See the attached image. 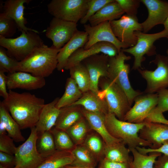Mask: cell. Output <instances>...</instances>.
Listing matches in <instances>:
<instances>
[{
    "mask_svg": "<svg viewBox=\"0 0 168 168\" xmlns=\"http://www.w3.org/2000/svg\"><path fill=\"white\" fill-rule=\"evenodd\" d=\"M8 92L2 102L21 129L35 127L45 104L44 99L28 92L9 90Z\"/></svg>",
    "mask_w": 168,
    "mask_h": 168,
    "instance_id": "cell-1",
    "label": "cell"
},
{
    "mask_svg": "<svg viewBox=\"0 0 168 168\" xmlns=\"http://www.w3.org/2000/svg\"><path fill=\"white\" fill-rule=\"evenodd\" d=\"M60 49L44 44L19 61L16 72H28L40 77H49L57 68V56Z\"/></svg>",
    "mask_w": 168,
    "mask_h": 168,
    "instance_id": "cell-2",
    "label": "cell"
},
{
    "mask_svg": "<svg viewBox=\"0 0 168 168\" xmlns=\"http://www.w3.org/2000/svg\"><path fill=\"white\" fill-rule=\"evenodd\" d=\"M104 121L110 134L114 138L122 140L129 149L151 147L149 142L141 138L139 135L145 122L137 124L121 120L114 114L109 113L105 115Z\"/></svg>",
    "mask_w": 168,
    "mask_h": 168,
    "instance_id": "cell-3",
    "label": "cell"
},
{
    "mask_svg": "<svg viewBox=\"0 0 168 168\" xmlns=\"http://www.w3.org/2000/svg\"><path fill=\"white\" fill-rule=\"evenodd\" d=\"M98 87L101 90L98 95L105 100L109 113L114 114L118 119L123 121L125 115L131 108L126 93L107 77L100 79Z\"/></svg>",
    "mask_w": 168,
    "mask_h": 168,
    "instance_id": "cell-4",
    "label": "cell"
},
{
    "mask_svg": "<svg viewBox=\"0 0 168 168\" xmlns=\"http://www.w3.org/2000/svg\"><path fill=\"white\" fill-rule=\"evenodd\" d=\"M131 58L122 50L116 56L109 57L107 77L124 91L132 105L135 97L143 93L134 90L130 82L128 77L130 66L125 62Z\"/></svg>",
    "mask_w": 168,
    "mask_h": 168,
    "instance_id": "cell-5",
    "label": "cell"
},
{
    "mask_svg": "<svg viewBox=\"0 0 168 168\" xmlns=\"http://www.w3.org/2000/svg\"><path fill=\"white\" fill-rule=\"evenodd\" d=\"M14 38L0 36V46L7 49V54L18 61L26 58L35 49L44 44L37 33L32 31L21 32Z\"/></svg>",
    "mask_w": 168,
    "mask_h": 168,
    "instance_id": "cell-6",
    "label": "cell"
},
{
    "mask_svg": "<svg viewBox=\"0 0 168 168\" xmlns=\"http://www.w3.org/2000/svg\"><path fill=\"white\" fill-rule=\"evenodd\" d=\"M137 40L136 44L133 46L122 49L124 52L132 54L134 57L132 69L138 70L141 67L142 63L145 58V55L152 56L156 54V48L154 44L156 40L162 38H167L168 31L163 30L155 33L147 34L142 31L134 32Z\"/></svg>",
    "mask_w": 168,
    "mask_h": 168,
    "instance_id": "cell-7",
    "label": "cell"
},
{
    "mask_svg": "<svg viewBox=\"0 0 168 168\" xmlns=\"http://www.w3.org/2000/svg\"><path fill=\"white\" fill-rule=\"evenodd\" d=\"M88 0H52L48 4V11L54 17L77 23L86 14Z\"/></svg>",
    "mask_w": 168,
    "mask_h": 168,
    "instance_id": "cell-8",
    "label": "cell"
},
{
    "mask_svg": "<svg viewBox=\"0 0 168 168\" xmlns=\"http://www.w3.org/2000/svg\"><path fill=\"white\" fill-rule=\"evenodd\" d=\"M151 62L157 66L154 71L138 70L147 82V87L144 91L145 94L157 93L168 87L167 56L157 54L155 59Z\"/></svg>",
    "mask_w": 168,
    "mask_h": 168,
    "instance_id": "cell-9",
    "label": "cell"
},
{
    "mask_svg": "<svg viewBox=\"0 0 168 168\" xmlns=\"http://www.w3.org/2000/svg\"><path fill=\"white\" fill-rule=\"evenodd\" d=\"M38 135L35 127L31 128L30 134L21 145L17 147L14 155L16 168H36L45 159L38 152L36 147Z\"/></svg>",
    "mask_w": 168,
    "mask_h": 168,
    "instance_id": "cell-10",
    "label": "cell"
},
{
    "mask_svg": "<svg viewBox=\"0 0 168 168\" xmlns=\"http://www.w3.org/2000/svg\"><path fill=\"white\" fill-rule=\"evenodd\" d=\"M110 22L114 34L119 40L129 47L136 44L137 38L134 32L142 31L141 23H139L136 16L125 14L119 19Z\"/></svg>",
    "mask_w": 168,
    "mask_h": 168,
    "instance_id": "cell-11",
    "label": "cell"
},
{
    "mask_svg": "<svg viewBox=\"0 0 168 168\" xmlns=\"http://www.w3.org/2000/svg\"><path fill=\"white\" fill-rule=\"evenodd\" d=\"M85 31L88 34V40L83 48L86 49L98 42H107L114 44L119 52L122 49L129 48L128 45L120 41L114 34L110 21H105L96 26L84 25Z\"/></svg>",
    "mask_w": 168,
    "mask_h": 168,
    "instance_id": "cell-12",
    "label": "cell"
},
{
    "mask_svg": "<svg viewBox=\"0 0 168 168\" xmlns=\"http://www.w3.org/2000/svg\"><path fill=\"white\" fill-rule=\"evenodd\" d=\"M134 101V105L126 114L123 121L137 124L144 123L157 105L158 94L143 93L136 96Z\"/></svg>",
    "mask_w": 168,
    "mask_h": 168,
    "instance_id": "cell-13",
    "label": "cell"
},
{
    "mask_svg": "<svg viewBox=\"0 0 168 168\" xmlns=\"http://www.w3.org/2000/svg\"><path fill=\"white\" fill-rule=\"evenodd\" d=\"M77 23L54 17L46 30V36L52 40L54 47L61 49L77 30Z\"/></svg>",
    "mask_w": 168,
    "mask_h": 168,
    "instance_id": "cell-14",
    "label": "cell"
},
{
    "mask_svg": "<svg viewBox=\"0 0 168 168\" xmlns=\"http://www.w3.org/2000/svg\"><path fill=\"white\" fill-rule=\"evenodd\" d=\"M109 57L103 54L92 55L81 63L87 68L90 77V90L98 95L100 90L98 87L100 79L107 77Z\"/></svg>",
    "mask_w": 168,
    "mask_h": 168,
    "instance_id": "cell-15",
    "label": "cell"
},
{
    "mask_svg": "<svg viewBox=\"0 0 168 168\" xmlns=\"http://www.w3.org/2000/svg\"><path fill=\"white\" fill-rule=\"evenodd\" d=\"M119 53L116 46L112 43L101 42L96 43L88 49L80 48L76 51L68 59L65 68L69 70L80 63L84 59L96 54H103L109 57L116 56Z\"/></svg>",
    "mask_w": 168,
    "mask_h": 168,
    "instance_id": "cell-16",
    "label": "cell"
},
{
    "mask_svg": "<svg viewBox=\"0 0 168 168\" xmlns=\"http://www.w3.org/2000/svg\"><path fill=\"white\" fill-rule=\"evenodd\" d=\"M148 11L147 19L141 23L142 32L147 33L156 26L163 24L168 15V2L161 0H140Z\"/></svg>",
    "mask_w": 168,
    "mask_h": 168,
    "instance_id": "cell-17",
    "label": "cell"
},
{
    "mask_svg": "<svg viewBox=\"0 0 168 168\" xmlns=\"http://www.w3.org/2000/svg\"><path fill=\"white\" fill-rule=\"evenodd\" d=\"M44 78L35 76L23 72L8 73L7 75V88L9 90L21 89L28 90L41 88L45 85Z\"/></svg>",
    "mask_w": 168,
    "mask_h": 168,
    "instance_id": "cell-18",
    "label": "cell"
},
{
    "mask_svg": "<svg viewBox=\"0 0 168 168\" xmlns=\"http://www.w3.org/2000/svg\"><path fill=\"white\" fill-rule=\"evenodd\" d=\"M139 135L142 139L149 142V147L156 149L168 140V125L157 123L145 122V124L140 130Z\"/></svg>",
    "mask_w": 168,
    "mask_h": 168,
    "instance_id": "cell-19",
    "label": "cell"
},
{
    "mask_svg": "<svg viewBox=\"0 0 168 168\" xmlns=\"http://www.w3.org/2000/svg\"><path fill=\"white\" fill-rule=\"evenodd\" d=\"M31 0H7L4 2L2 9L7 16L13 19L16 22L18 30L21 32L32 31L39 34L36 30L26 26V19L24 17L25 3H29Z\"/></svg>",
    "mask_w": 168,
    "mask_h": 168,
    "instance_id": "cell-20",
    "label": "cell"
},
{
    "mask_svg": "<svg viewBox=\"0 0 168 168\" xmlns=\"http://www.w3.org/2000/svg\"><path fill=\"white\" fill-rule=\"evenodd\" d=\"M88 35L85 31L77 30L70 40L61 48L58 56L57 69L58 71L65 69L68 58L76 51L83 48L88 40Z\"/></svg>",
    "mask_w": 168,
    "mask_h": 168,
    "instance_id": "cell-21",
    "label": "cell"
},
{
    "mask_svg": "<svg viewBox=\"0 0 168 168\" xmlns=\"http://www.w3.org/2000/svg\"><path fill=\"white\" fill-rule=\"evenodd\" d=\"M59 99L55 98L43 107L35 126L37 135L51 130L54 127L60 112V109L56 106Z\"/></svg>",
    "mask_w": 168,
    "mask_h": 168,
    "instance_id": "cell-22",
    "label": "cell"
},
{
    "mask_svg": "<svg viewBox=\"0 0 168 168\" xmlns=\"http://www.w3.org/2000/svg\"><path fill=\"white\" fill-rule=\"evenodd\" d=\"M82 110L84 117L88 122L91 129L99 134L106 144L122 141L120 139L114 138L109 133L105 123V115L89 112L82 107Z\"/></svg>",
    "mask_w": 168,
    "mask_h": 168,
    "instance_id": "cell-23",
    "label": "cell"
},
{
    "mask_svg": "<svg viewBox=\"0 0 168 168\" xmlns=\"http://www.w3.org/2000/svg\"><path fill=\"white\" fill-rule=\"evenodd\" d=\"M60 109V112L54 127L56 128L66 131L85 118L80 105H71Z\"/></svg>",
    "mask_w": 168,
    "mask_h": 168,
    "instance_id": "cell-24",
    "label": "cell"
},
{
    "mask_svg": "<svg viewBox=\"0 0 168 168\" xmlns=\"http://www.w3.org/2000/svg\"><path fill=\"white\" fill-rule=\"evenodd\" d=\"M72 105H79L88 111L102 115L109 113L108 106L105 99L90 90L83 93L82 97Z\"/></svg>",
    "mask_w": 168,
    "mask_h": 168,
    "instance_id": "cell-25",
    "label": "cell"
},
{
    "mask_svg": "<svg viewBox=\"0 0 168 168\" xmlns=\"http://www.w3.org/2000/svg\"><path fill=\"white\" fill-rule=\"evenodd\" d=\"M118 3L114 0L106 4L88 20L90 25L96 26L105 21H111L119 19L124 13Z\"/></svg>",
    "mask_w": 168,
    "mask_h": 168,
    "instance_id": "cell-26",
    "label": "cell"
},
{
    "mask_svg": "<svg viewBox=\"0 0 168 168\" xmlns=\"http://www.w3.org/2000/svg\"><path fill=\"white\" fill-rule=\"evenodd\" d=\"M0 123L4 125L8 135L14 141L19 142L25 141L20 126L12 116L2 101L0 102Z\"/></svg>",
    "mask_w": 168,
    "mask_h": 168,
    "instance_id": "cell-27",
    "label": "cell"
},
{
    "mask_svg": "<svg viewBox=\"0 0 168 168\" xmlns=\"http://www.w3.org/2000/svg\"><path fill=\"white\" fill-rule=\"evenodd\" d=\"M122 141L107 144L104 148L105 158L118 162L130 163L132 161L128 148Z\"/></svg>",
    "mask_w": 168,
    "mask_h": 168,
    "instance_id": "cell-28",
    "label": "cell"
},
{
    "mask_svg": "<svg viewBox=\"0 0 168 168\" xmlns=\"http://www.w3.org/2000/svg\"><path fill=\"white\" fill-rule=\"evenodd\" d=\"M73 160L71 151L57 150L36 168H62L71 165Z\"/></svg>",
    "mask_w": 168,
    "mask_h": 168,
    "instance_id": "cell-29",
    "label": "cell"
},
{
    "mask_svg": "<svg viewBox=\"0 0 168 168\" xmlns=\"http://www.w3.org/2000/svg\"><path fill=\"white\" fill-rule=\"evenodd\" d=\"M81 91L75 81L70 77L66 81L65 90L62 96L59 98L56 106L58 109L72 105L82 96Z\"/></svg>",
    "mask_w": 168,
    "mask_h": 168,
    "instance_id": "cell-30",
    "label": "cell"
},
{
    "mask_svg": "<svg viewBox=\"0 0 168 168\" xmlns=\"http://www.w3.org/2000/svg\"><path fill=\"white\" fill-rule=\"evenodd\" d=\"M92 132L91 130L82 144L87 148L98 162L105 158V143L99 134L94 131Z\"/></svg>",
    "mask_w": 168,
    "mask_h": 168,
    "instance_id": "cell-31",
    "label": "cell"
},
{
    "mask_svg": "<svg viewBox=\"0 0 168 168\" xmlns=\"http://www.w3.org/2000/svg\"><path fill=\"white\" fill-rule=\"evenodd\" d=\"M71 152L74 160L70 165L96 167L97 161L90 152L83 145H75Z\"/></svg>",
    "mask_w": 168,
    "mask_h": 168,
    "instance_id": "cell-32",
    "label": "cell"
},
{
    "mask_svg": "<svg viewBox=\"0 0 168 168\" xmlns=\"http://www.w3.org/2000/svg\"><path fill=\"white\" fill-rule=\"evenodd\" d=\"M129 149L133 156V159L129 163L130 168H153L156 159L162 155L156 152L144 155L139 152L136 148Z\"/></svg>",
    "mask_w": 168,
    "mask_h": 168,
    "instance_id": "cell-33",
    "label": "cell"
},
{
    "mask_svg": "<svg viewBox=\"0 0 168 168\" xmlns=\"http://www.w3.org/2000/svg\"><path fill=\"white\" fill-rule=\"evenodd\" d=\"M70 77L76 83L83 93L90 90V79L88 72L81 63L71 68L69 70Z\"/></svg>",
    "mask_w": 168,
    "mask_h": 168,
    "instance_id": "cell-34",
    "label": "cell"
},
{
    "mask_svg": "<svg viewBox=\"0 0 168 168\" xmlns=\"http://www.w3.org/2000/svg\"><path fill=\"white\" fill-rule=\"evenodd\" d=\"M36 147L38 152L44 159L56 151L54 137L50 131L38 135Z\"/></svg>",
    "mask_w": 168,
    "mask_h": 168,
    "instance_id": "cell-35",
    "label": "cell"
},
{
    "mask_svg": "<svg viewBox=\"0 0 168 168\" xmlns=\"http://www.w3.org/2000/svg\"><path fill=\"white\" fill-rule=\"evenodd\" d=\"M91 129L85 118L77 122L66 131L76 145L82 144Z\"/></svg>",
    "mask_w": 168,
    "mask_h": 168,
    "instance_id": "cell-36",
    "label": "cell"
},
{
    "mask_svg": "<svg viewBox=\"0 0 168 168\" xmlns=\"http://www.w3.org/2000/svg\"><path fill=\"white\" fill-rule=\"evenodd\" d=\"M56 149L59 151H71L76 145L66 131L53 128L51 130Z\"/></svg>",
    "mask_w": 168,
    "mask_h": 168,
    "instance_id": "cell-37",
    "label": "cell"
},
{
    "mask_svg": "<svg viewBox=\"0 0 168 168\" xmlns=\"http://www.w3.org/2000/svg\"><path fill=\"white\" fill-rule=\"evenodd\" d=\"M17 29V26L15 21L4 13H1L0 36L10 38L15 34Z\"/></svg>",
    "mask_w": 168,
    "mask_h": 168,
    "instance_id": "cell-38",
    "label": "cell"
},
{
    "mask_svg": "<svg viewBox=\"0 0 168 168\" xmlns=\"http://www.w3.org/2000/svg\"><path fill=\"white\" fill-rule=\"evenodd\" d=\"M19 61L8 55L4 48L0 46V68L8 73L16 72Z\"/></svg>",
    "mask_w": 168,
    "mask_h": 168,
    "instance_id": "cell-39",
    "label": "cell"
},
{
    "mask_svg": "<svg viewBox=\"0 0 168 168\" xmlns=\"http://www.w3.org/2000/svg\"><path fill=\"white\" fill-rule=\"evenodd\" d=\"M114 0H89L87 12L80 21L82 24H85L89 18L102 8Z\"/></svg>",
    "mask_w": 168,
    "mask_h": 168,
    "instance_id": "cell-40",
    "label": "cell"
},
{
    "mask_svg": "<svg viewBox=\"0 0 168 168\" xmlns=\"http://www.w3.org/2000/svg\"><path fill=\"white\" fill-rule=\"evenodd\" d=\"M126 14L131 16H136L139 7V0H115Z\"/></svg>",
    "mask_w": 168,
    "mask_h": 168,
    "instance_id": "cell-41",
    "label": "cell"
},
{
    "mask_svg": "<svg viewBox=\"0 0 168 168\" xmlns=\"http://www.w3.org/2000/svg\"><path fill=\"white\" fill-rule=\"evenodd\" d=\"M13 139L7 134H0V151L14 155L17 147Z\"/></svg>",
    "mask_w": 168,
    "mask_h": 168,
    "instance_id": "cell-42",
    "label": "cell"
},
{
    "mask_svg": "<svg viewBox=\"0 0 168 168\" xmlns=\"http://www.w3.org/2000/svg\"><path fill=\"white\" fill-rule=\"evenodd\" d=\"M157 94L158 104L154 109L163 113L168 111V89L162 90L158 92Z\"/></svg>",
    "mask_w": 168,
    "mask_h": 168,
    "instance_id": "cell-43",
    "label": "cell"
},
{
    "mask_svg": "<svg viewBox=\"0 0 168 168\" xmlns=\"http://www.w3.org/2000/svg\"><path fill=\"white\" fill-rule=\"evenodd\" d=\"M16 164L15 155L0 151V168H12Z\"/></svg>",
    "mask_w": 168,
    "mask_h": 168,
    "instance_id": "cell-44",
    "label": "cell"
},
{
    "mask_svg": "<svg viewBox=\"0 0 168 168\" xmlns=\"http://www.w3.org/2000/svg\"><path fill=\"white\" fill-rule=\"evenodd\" d=\"M136 149L139 152L144 155H147L151 152H156L168 156V140L164 142L160 147L157 149H152L149 147H137Z\"/></svg>",
    "mask_w": 168,
    "mask_h": 168,
    "instance_id": "cell-45",
    "label": "cell"
},
{
    "mask_svg": "<svg viewBox=\"0 0 168 168\" xmlns=\"http://www.w3.org/2000/svg\"><path fill=\"white\" fill-rule=\"evenodd\" d=\"M100 162V168H130V163L113 161L105 158Z\"/></svg>",
    "mask_w": 168,
    "mask_h": 168,
    "instance_id": "cell-46",
    "label": "cell"
},
{
    "mask_svg": "<svg viewBox=\"0 0 168 168\" xmlns=\"http://www.w3.org/2000/svg\"><path fill=\"white\" fill-rule=\"evenodd\" d=\"M5 71L0 68V96L6 99L8 97V92L7 90V76L5 74Z\"/></svg>",
    "mask_w": 168,
    "mask_h": 168,
    "instance_id": "cell-47",
    "label": "cell"
},
{
    "mask_svg": "<svg viewBox=\"0 0 168 168\" xmlns=\"http://www.w3.org/2000/svg\"><path fill=\"white\" fill-rule=\"evenodd\" d=\"M153 168H168V156L162 154L156 159Z\"/></svg>",
    "mask_w": 168,
    "mask_h": 168,
    "instance_id": "cell-48",
    "label": "cell"
},
{
    "mask_svg": "<svg viewBox=\"0 0 168 168\" xmlns=\"http://www.w3.org/2000/svg\"><path fill=\"white\" fill-rule=\"evenodd\" d=\"M163 25L165 30L168 31V15Z\"/></svg>",
    "mask_w": 168,
    "mask_h": 168,
    "instance_id": "cell-49",
    "label": "cell"
},
{
    "mask_svg": "<svg viewBox=\"0 0 168 168\" xmlns=\"http://www.w3.org/2000/svg\"><path fill=\"white\" fill-rule=\"evenodd\" d=\"M66 168H96L94 167H80V166H74L72 165H68L66 166ZM98 168H100L98 167Z\"/></svg>",
    "mask_w": 168,
    "mask_h": 168,
    "instance_id": "cell-50",
    "label": "cell"
},
{
    "mask_svg": "<svg viewBox=\"0 0 168 168\" xmlns=\"http://www.w3.org/2000/svg\"><path fill=\"white\" fill-rule=\"evenodd\" d=\"M166 52V53H167V57L168 58V48L167 49Z\"/></svg>",
    "mask_w": 168,
    "mask_h": 168,
    "instance_id": "cell-51",
    "label": "cell"
},
{
    "mask_svg": "<svg viewBox=\"0 0 168 168\" xmlns=\"http://www.w3.org/2000/svg\"><path fill=\"white\" fill-rule=\"evenodd\" d=\"M166 125H168V120L167 121L166 123Z\"/></svg>",
    "mask_w": 168,
    "mask_h": 168,
    "instance_id": "cell-52",
    "label": "cell"
},
{
    "mask_svg": "<svg viewBox=\"0 0 168 168\" xmlns=\"http://www.w3.org/2000/svg\"><path fill=\"white\" fill-rule=\"evenodd\" d=\"M62 168H66V166H65L64 167H62Z\"/></svg>",
    "mask_w": 168,
    "mask_h": 168,
    "instance_id": "cell-53",
    "label": "cell"
},
{
    "mask_svg": "<svg viewBox=\"0 0 168 168\" xmlns=\"http://www.w3.org/2000/svg\"><path fill=\"white\" fill-rule=\"evenodd\" d=\"M166 38L168 39V36H167Z\"/></svg>",
    "mask_w": 168,
    "mask_h": 168,
    "instance_id": "cell-54",
    "label": "cell"
},
{
    "mask_svg": "<svg viewBox=\"0 0 168 168\" xmlns=\"http://www.w3.org/2000/svg\"><path fill=\"white\" fill-rule=\"evenodd\" d=\"M16 168V167H13V168Z\"/></svg>",
    "mask_w": 168,
    "mask_h": 168,
    "instance_id": "cell-55",
    "label": "cell"
}]
</instances>
